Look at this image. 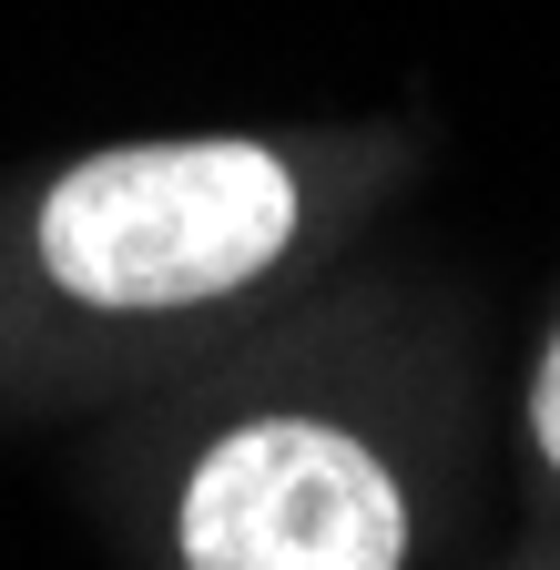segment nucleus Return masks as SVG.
I'll use <instances>...</instances> for the list:
<instances>
[{"instance_id":"obj_1","label":"nucleus","mask_w":560,"mask_h":570,"mask_svg":"<svg viewBox=\"0 0 560 570\" xmlns=\"http://www.w3.org/2000/svg\"><path fill=\"white\" fill-rule=\"evenodd\" d=\"M296 235V184L255 142L92 154L41 204V265L82 306H204L265 275Z\"/></svg>"},{"instance_id":"obj_2","label":"nucleus","mask_w":560,"mask_h":570,"mask_svg":"<svg viewBox=\"0 0 560 570\" xmlns=\"http://www.w3.org/2000/svg\"><path fill=\"white\" fill-rule=\"evenodd\" d=\"M184 560L194 570H397L407 499L346 428L265 417L194 469Z\"/></svg>"},{"instance_id":"obj_3","label":"nucleus","mask_w":560,"mask_h":570,"mask_svg":"<svg viewBox=\"0 0 560 570\" xmlns=\"http://www.w3.org/2000/svg\"><path fill=\"white\" fill-rule=\"evenodd\" d=\"M530 428H540V449H550V469H560V346L540 356V387H530Z\"/></svg>"}]
</instances>
